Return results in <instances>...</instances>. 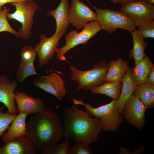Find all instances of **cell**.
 I'll use <instances>...</instances> for the list:
<instances>
[{
    "mask_svg": "<svg viewBox=\"0 0 154 154\" xmlns=\"http://www.w3.org/2000/svg\"><path fill=\"white\" fill-rule=\"evenodd\" d=\"M63 122L50 108L45 107L31 116L27 123L26 135L37 151H42L57 144L63 135Z\"/></svg>",
    "mask_w": 154,
    "mask_h": 154,
    "instance_id": "cell-1",
    "label": "cell"
},
{
    "mask_svg": "<svg viewBox=\"0 0 154 154\" xmlns=\"http://www.w3.org/2000/svg\"><path fill=\"white\" fill-rule=\"evenodd\" d=\"M76 106L66 108L64 111L63 135L73 139L75 142L81 141L89 145L98 140L102 130L101 120L92 117L90 113L78 109Z\"/></svg>",
    "mask_w": 154,
    "mask_h": 154,
    "instance_id": "cell-2",
    "label": "cell"
},
{
    "mask_svg": "<svg viewBox=\"0 0 154 154\" xmlns=\"http://www.w3.org/2000/svg\"><path fill=\"white\" fill-rule=\"evenodd\" d=\"M72 100L74 105L84 106L92 116L100 119L102 129L104 131H116L123 121V117L118 108L116 100L113 99L109 103L97 108L84 103L82 99L79 100L73 98Z\"/></svg>",
    "mask_w": 154,
    "mask_h": 154,
    "instance_id": "cell-3",
    "label": "cell"
},
{
    "mask_svg": "<svg viewBox=\"0 0 154 154\" xmlns=\"http://www.w3.org/2000/svg\"><path fill=\"white\" fill-rule=\"evenodd\" d=\"M110 66L105 60L100 61L95 64L93 68L89 70H82L77 69L74 65H70L72 81L78 84V90H83L88 91L99 86L105 82V77Z\"/></svg>",
    "mask_w": 154,
    "mask_h": 154,
    "instance_id": "cell-4",
    "label": "cell"
},
{
    "mask_svg": "<svg viewBox=\"0 0 154 154\" xmlns=\"http://www.w3.org/2000/svg\"><path fill=\"white\" fill-rule=\"evenodd\" d=\"M96 14V20L102 29L111 33L118 29L126 30L131 33L136 29V26L131 19L121 11L107 8L99 9L92 5Z\"/></svg>",
    "mask_w": 154,
    "mask_h": 154,
    "instance_id": "cell-5",
    "label": "cell"
},
{
    "mask_svg": "<svg viewBox=\"0 0 154 154\" xmlns=\"http://www.w3.org/2000/svg\"><path fill=\"white\" fill-rule=\"evenodd\" d=\"M10 4L15 6V10L13 13H8L7 18L9 20H15L21 23L22 26L18 32V37L27 40L31 35L34 16L38 9V6L33 0L21 1Z\"/></svg>",
    "mask_w": 154,
    "mask_h": 154,
    "instance_id": "cell-6",
    "label": "cell"
},
{
    "mask_svg": "<svg viewBox=\"0 0 154 154\" xmlns=\"http://www.w3.org/2000/svg\"><path fill=\"white\" fill-rule=\"evenodd\" d=\"M101 30L98 22L94 21L87 24L80 33L76 30L69 32L65 36V45L56 50L58 59L60 61L66 60L64 55L68 51L80 44H87L89 40Z\"/></svg>",
    "mask_w": 154,
    "mask_h": 154,
    "instance_id": "cell-7",
    "label": "cell"
},
{
    "mask_svg": "<svg viewBox=\"0 0 154 154\" xmlns=\"http://www.w3.org/2000/svg\"><path fill=\"white\" fill-rule=\"evenodd\" d=\"M120 10L131 19L136 27L154 19V6L139 0L121 4Z\"/></svg>",
    "mask_w": 154,
    "mask_h": 154,
    "instance_id": "cell-8",
    "label": "cell"
},
{
    "mask_svg": "<svg viewBox=\"0 0 154 154\" xmlns=\"http://www.w3.org/2000/svg\"><path fill=\"white\" fill-rule=\"evenodd\" d=\"M147 109L140 99L133 95L125 104L122 115L129 123L140 131L145 124Z\"/></svg>",
    "mask_w": 154,
    "mask_h": 154,
    "instance_id": "cell-9",
    "label": "cell"
},
{
    "mask_svg": "<svg viewBox=\"0 0 154 154\" xmlns=\"http://www.w3.org/2000/svg\"><path fill=\"white\" fill-rule=\"evenodd\" d=\"M32 83L54 95L59 100H61L66 94L63 80L59 74L55 73L45 76L39 75L33 80Z\"/></svg>",
    "mask_w": 154,
    "mask_h": 154,
    "instance_id": "cell-10",
    "label": "cell"
},
{
    "mask_svg": "<svg viewBox=\"0 0 154 154\" xmlns=\"http://www.w3.org/2000/svg\"><path fill=\"white\" fill-rule=\"evenodd\" d=\"M69 19L70 23L80 30L88 22L96 21V14L80 0H71Z\"/></svg>",
    "mask_w": 154,
    "mask_h": 154,
    "instance_id": "cell-11",
    "label": "cell"
},
{
    "mask_svg": "<svg viewBox=\"0 0 154 154\" xmlns=\"http://www.w3.org/2000/svg\"><path fill=\"white\" fill-rule=\"evenodd\" d=\"M66 32L62 31L57 36L47 37L45 34L40 35V40L34 48L39 58V68L42 67L53 56L60 39Z\"/></svg>",
    "mask_w": 154,
    "mask_h": 154,
    "instance_id": "cell-12",
    "label": "cell"
},
{
    "mask_svg": "<svg viewBox=\"0 0 154 154\" xmlns=\"http://www.w3.org/2000/svg\"><path fill=\"white\" fill-rule=\"evenodd\" d=\"M18 85L17 80H11L5 75L0 76V102L8 109V113L16 114L17 112L14 98L15 92Z\"/></svg>",
    "mask_w": 154,
    "mask_h": 154,
    "instance_id": "cell-13",
    "label": "cell"
},
{
    "mask_svg": "<svg viewBox=\"0 0 154 154\" xmlns=\"http://www.w3.org/2000/svg\"><path fill=\"white\" fill-rule=\"evenodd\" d=\"M14 98L17 104V112L36 114L42 111L45 108L41 98L30 96L23 92H15Z\"/></svg>",
    "mask_w": 154,
    "mask_h": 154,
    "instance_id": "cell-14",
    "label": "cell"
},
{
    "mask_svg": "<svg viewBox=\"0 0 154 154\" xmlns=\"http://www.w3.org/2000/svg\"><path fill=\"white\" fill-rule=\"evenodd\" d=\"M36 147L26 135L6 143L0 148V154H36Z\"/></svg>",
    "mask_w": 154,
    "mask_h": 154,
    "instance_id": "cell-15",
    "label": "cell"
},
{
    "mask_svg": "<svg viewBox=\"0 0 154 154\" xmlns=\"http://www.w3.org/2000/svg\"><path fill=\"white\" fill-rule=\"evenodd\" d=\"M70 6L68 0H61L57 7L46 14L47 16H52L56 22V29L54 35H58L62 31L66 32L70 23L69 19Z\"/></svg>",
    "mask_w": 154,
    "mask_h": 154,
    "instance_id": "cell-16",
    "label": "cell"
},
{
    "mask_svg": "<svg viewBox=\"0 0 154 154\" xmlns=\"http://www.w3.org/2000/svg\"><path fill=\"white\" fill-rule=\"evenodd\" d=\"M28 114L19 112L12 122L7 131L1 136V140L5 143L15 138L27 134L26 119Z\"/></svg>",
    "mask_w": 154,
    "mask_h": 154,
    "instance_id": "cell-17",
    "label": "cell"
},
{
    "mask_svg": "<svg viewBox=\"0 0 154 154\" xmlns=\"http://www.w3.org/2000/svg\"><path fill=\"white\" fill-rule=\"evenodd\" d=\"M121 82V90L117 102L118 108L122 114L124 107L127 102L133 94L136 86L134 82L130 66L123 76Z\"/></svg>",
    "mask_w": 154,
    "mask_h": 154,
    "instance_id": "cell-18",
    "label": "cell"
},
{
    "mask_svg": "<svg viewBox=\"0 0 154 154\" xmlns=\"http://www.w3.org/2000/svg\"><path fill=\"white\" fill-rule=\"evenodd\" d=\"M128 62L121 58L110 62V66L106 74L105 80L106 82L119 83L127 71Z\"/></svg>",
    "mask_w": 154,
    "mask_h": 154,
    "instance_id": "cell-19",
    "label": "cell"
},
{
    "mask_svg": "<svg viewBox=\"0 0 154 154\" xmlns=\"http://www.w3.org/2000/svg\"><path fill=\"white\" fill-rule=\"evenodd\" d=\"M154 66L151 58L146 55L139 62L131 68L133 80L136 86L147 82L148 74Z\"/></svg>",
    "mask_w": 154,
    "mask_h": 154,
    "instance_id": "cell-20",
    "label": "cell"
},
{
    "mask_svg": "<svg viewBox=\"0 0 154 154\" xmlns=\"http://www.w3.org/2000/svg\"><path fill=\"white\" fill-rule=\"evenodd\" d=\"M131 33L133 37V46L129 51L128 57L129 59L132 58H134L136 65L146 55L144 50L148 44L144 40V38L138 30L135 29Z\"/></svg>",
    "mask_w": 154,
    "mask_h": 154,
    "instance_id": "cell-21",
    "label": "cell"
},
{
    "mask_svg": "<svg viewBox=\"0 0 154 154\" xmlns=\"http://www.w3.org/2000/svg\"><path fill=\"white\" fill-rule=\"evenodd\" d=\"M133 95L138 98L147 109L154 107V85L146 82L137 85Z\"/></svg>",
    "mask_w": 154,
    "mask_h": 154,
    "instance_id": "cell-22",
    "label": "cell"
},
{
    "mask_svg": "<svg viewBox=\"0 0 154 154\" xmlns=\"http://www.w3.org/2000/svg\"><path fill=\"white\" fill-rule=\"evenodd\" d=\"M122 87L121 82L115 83L105 82L101 85L91 89L94 94H104L117 100L119 96Z\"/></svg>",
    "mask_w": 154,
    "mask_h": 154,
    "instance_id": "cell-23",
    "label": "cell"
},
{
    "mask_svg": "<svg viewBox=\"0 0 154 154\" xmlns=\"http://www.w3.org/2000/svg\"><path fill=\"white\" fill-rule=\"evenodd\" d=\"M34 62L21 61L16 73L17 80L18 82L22 83L29 76L38 74L35 70Z\"/></svg>",
    "mask_w": 154,
    "mask_h": 154,
    "instance_id": "cell-24",
    "label": "cell"
},
{
    "mask_svg": "<svg viewBox=\"0 0 154 154\" xmlns=\"http://www.w3.org/2000/svg\"><path fill=\"white\" fill-rule=\"evenodd\" d=\"M3 7V9L0 11V33L8 32L19 37L18 32L13 29L8 21L7 15L10 10L5 5Z\"/></svg>",
    "mask_w": 154,
    "mask_h": 154,
    "instance_id": "cell-25",
    "label": "cell"
},
{
    "mask_svg": "<svg viewBox=\"0 0 154 154\" xmlns=\"http://www.w3.org/2000/svg\"><path fill=\"white\" fill-rule=\"evenodd\" d=\"M64 142L56 144L47 149L41 152L42 154H70L69 138H66Z\"/></svg>",
    "mask_w": 154,
    "mask_h": 154,
    "instance_id": "cell-26",
    "label": "cell"
},
{
    "mask_svg": "<svg viewBox=\"0 0 154 154\" xmlns=\"http://www.w3.org/2000/svg\"><path fill=\"white\" fill-rule=\"evenodd\" d=\"M16 114L3 113L0 108V137L8 129L10 125L17 116Z\"/></svg>",
    "mask_w": 154,
    "mask_h": 154,
    "instance_id": "cell-27",
    "label": "cell"
},
{
    "mask_svg": "<svg viewBox=\"0 0 154 154\" xmlns=\"http://www.w3.org/2000/svg\"><path fill=\"white\" fill-rule=\"evenodd\" d=\"M21 61L26 62H34L37 52L34 48L31 45L25 46L21 49Z\"/></svg>",
    "mask_w": 154,
    "mask_h": 154,
    "instance_id": "cell-28",
    "label": "cell"
},
{
    "mask_svg": "<svg viewBox=\"0 0 154 154\" xmlns=\"http://www.w3.org/2000/svg\"><path fill=\"white\" fill-rule=\"evenodd\" d=\"M138 31L144 38H154V21L151 20L137 27Z\"/></svg>",
    "mask_w": 154,
    "mask_h": 154,
    "instance_id": "cell-29",
    "label": "cell"
},
{
    "mask_svg": "<svg viewBox=\"0 0 154 154\" xmlns=\"http://www.w3.org/2000/svg\"><path fill=\"white\" fill-rule=\"evenodd\" d=\"M70 148V154H92V149L89 145L85 142L79 141L76 142Z\"/></svg>",
    "mask_w": 154,
    "mask_h": 154,
    "instance_id": "cell-30",
    "label": "cell"
},
{
    "mask_svg": "<svg viewBox=\"0 0 154 154\" xmlns=\"http://www.w3.org/2000/svg\"><path fill=\"white\" fill-rule=\"evenodd\" d=\"M146 82L150 84L154 85V66L148 74Z\"/></svg>",
    "mask_w": 154,
    "mask_h": 154,
    "instance_id": "cell-31",
    "label": "cell"
},
{
    "mask_svg": "<svg viewBox=\"0 0 154 154\" xmlns=\"http://www.w3.org/2000/svg\"><path fill=\"white\" fill-rule=\"evenodd\" d=\"M26 0H0V11L2 10V7L6 4Z\"/></svg>",
    "mask_w": 154,
    "mask_h": 154,
    "instance_id": "cell-32",
    "label": "cell"
},
{
    "mask_svg": "<svg viewBox=\"0 0 154 154\" xmlns=\"http://www.w3.org/2000/svg\"><path fill=\"white\" fill-rule=\"evenodd\" d=\"M139 0H110V2L114 4H123L129 2Z\"/></svg>",
    "mask_w": 154,
    "mask_h": 154,
    "instance_id": "cell-33",
    "label": "cell"
},
{
    "mask_svg": "<svg viewBox=\"0 0 154 154\" xmlns=\"http://www.w3.org/2000/svg\"><path fill=\"white\" fill-rule=\"evenodd\" d=\"M144 146L143 145L140 146L133 153V154H140L144 150Z\"/></svg>",
    "mask_w": 154,
    "mask_h": 154,
    "instance_id": "cell-34",
    "label": "cell"
},
{
    "mask_svg": "<svg viewBox=\"0 0 154 154\" xmlns=\"http://www.w3.org/2000/svg\"><path fill=\"white\" fill-rule=\"evenodd\" d=\"M130 152L127 148L123 147L120 149V154H131Z\"/></svg>",
    "mask_w": 154,
    "mask_h": 154,
    "instance_id": "cell-35",
    "label": "cell"
},
{
    "mask_svg": "<svg viewBox=\"0 0 154 154\" xmlns=\"http://www.w3.org/2000/svg\"><path fill=\"white\" fill-rule=\"evenodd\" d=\"M144 1H146L148 3L151 4H154V0H143Z\"/></svg>",
    "mask_w": 154,
    "mask_h": 154,
    "instance_id": "cell-36",
    "label": "cell"
}]
</instances>
